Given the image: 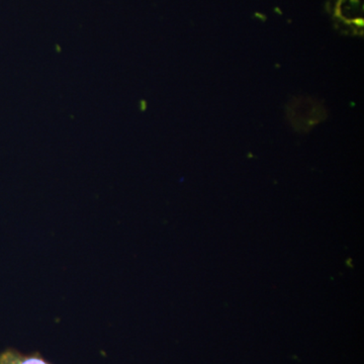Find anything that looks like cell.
Masks as SVG:
<instances>
[{
    "instance_id": "1",
    "label": "cell",
    "mask_w": 364,
    "mask_h": 364,
    "mask_svg": "<svg viewBox=\"0 0 364 364\" xmlns=\"http://www.w3.org/2000/svg\"><path fill=\"white\" fill-rule=\"evenodd\" d=\"M0 364H52L39 352L23 354L16 349H7L0 353Z\"/></svg>"
}]
</instances>
